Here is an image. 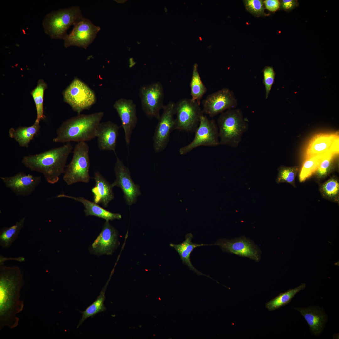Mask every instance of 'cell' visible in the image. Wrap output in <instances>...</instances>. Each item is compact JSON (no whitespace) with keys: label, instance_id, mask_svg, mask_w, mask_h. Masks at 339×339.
I'll return each instance as SVG.
<instances>
[{"label":"cell","instance_id":"cell-14","mask_svg":"<svg viewBox=\"0 0 339 339\" xmlns=\"http://www.w3.org/2000/svg\"><path fill=\"white\" fill-rule=\"evenodd\" d=\"M210 245L219 246L224 252L248 258L256 262L261 258V251L251 239L242 236L234 239H219Z\"/></svg>","mask_w":339,"mask_h":339},{"label":"cell","instance_id":"cell-16","mask_svg":"<svg viewBox=\"0 0 339 339\" xmlns=\"http://www.w3.org/2000/svg\"><path fill=\"white\" fill-rule=\"evenodd\" d=\"M339 137L338 132L320 133L314 136L306 148L305 158L312 156L331 153H339Z\"/></svg>","mask_w":339,"mask_h":339},{"label":"cell","instance_id":"cell-28","mask_svg":"<svg viewBox=\"0 0 339 339\" xmlns=\"http://www.w3.org/2000/svg\"><path fill=\"white\" fill-rule=\"evenodd\" d=\"M26 216L9 227H4L0 231V245L3 248L9 247L17 238L21 229L24 226Z\"/></svg>","mask_w":339,"mask_h":339},{"label":"cell","instance_id":"cell-26","mask_svg":"<svg viewBox=\"0 0 339 339\" xmlns=\"http://www.w3.org/2000/svg\"><path fill=\"white\" fill-rule=\"evenodd\" d=\"M306 287V284L280 293L266 304V307L270 311H272L290 303L295 295Z\"/></svg>","mask_w":339,"mask_h":339},{"label":"cell","instance_id":"cell-13","mask_svg":"<svg viewBox=\"0 0 339 339\" xmlns=\"http://www.w3.org/2000/svg\"><path fill=\"white\" fill-rule=\"evenodd\" d=\"M202 103L203 113L213 117L228 110L235 108L238 102L234 92L224 88L208 95Z\"/></svg>","mask_w":339,"mask_h":339},{"label":"cell","instance_id":"cell-2","mask_svg":"<svg viewBox=\"0 0 339 339\" xmlns=\"http://www.w3.org/2000/svg\"><path fill=\"white\" fill-rule=\"evenodd\" d=\"M73 147L71 143L40 153L24 156L21 163L31 171L42 174L46 181L53 184L64 174L68 157Z\"/></svg>","mask_w":339,"mask_h":339},{"label":"cell","instance_id":"cell-30","mask_svg":"<svg viewBox=\"0 0 339 339\" xmlns=\"http://www.w3.org/2000/svg\"><path fill=\"white\" fill-rule=\"evenodd\" d=\"M107 284L102 288L99 295L95 301L89 305L84 311L82 312V317L79 322L78 328L87 319L93 317L99 313L104 311L106 308L104 304L105 299V293Z\"/></svg>","mask_w":339,"mask_h":339},{"label":"cell","instance_id":"cell-4","mask_svg":"<svg viewBox=\"0 0 339 339\" xmlns=\"http://www.w3.org/2000/svg\"><path fill=\"white\" fill-rule=\"evenodd\" d=\"M220 145L237 148L243 134L249 129L241 110H228L220 114L217 120Z\"/></svg>","mask_w":339,"mask_h":339},{"label":"cell","instance_id":"cell-37","mask_svg":"<svg viewBox=\"0 0 339 339\" xmlns=\"http://www.w3.org/2000/svg\"><path fill=\"white\" fill-rule=\"evenodd\" d=\"M298 1L282 0L280 1L279 8L286 11H290L299 6Z\"/></svg>","mask_w":339,"mask_h":339},{"label":"cell","instance_id":"cell-20","mask_svg":"<svg viewBox=\"0 0 339 339\" xmlns=\"http://www.w3.org/2000/svg\"><path fill=\"white\" fill-rule=\"evenodd\" d=\"M119 127L110 121L100 122L96 130L99 149L102 151H113L115 153Z\"/></svg>","mask_w":339,"mask_h":339},{"label":"cell","instance_id":"cell-22","mask_svg":"<svg viewBox=\"0 0 339 339\" xmlns=\"http://www.w3.org/2000/svg\"><path fill=\"white\" fill-rule=\"evenodd\" d=\"M94 179L95 186L92 189L94 195V202L101 204L106 207L109 203L114 198L113 191V187L98 171L94 172Z\"/></svg>","mask_w":339,"mask_h":339},{"label":"cell","instance_id":"cell-10","mask_svg":"<svg viewBox=\"0 0 339 339\" xmlns=\"http://www.w3.org/2000/svg\"><path fill=\"white\" fill-rule=\"evenodd\" d=\"M143 110L148 117H154L158 120L159 111L163 109L164 93L163 87L160 82L141 86L139 90Z\"/></svg>","mask_w":339,"mask_h":339},{"label":"cell","instance_id":"cell-5","mask_svg":"<svg viewBox=\"0 0 339 339\" xmlns=\"http://www.w3.org/2000/svg\"><path fill=\"white\" fill-rule=\"evenodd\" d=\"M83 17L79 7H71L47 13L43 19L42 25L45 33L51 38L63 40L70 26Z\"/></svg>","mask_w":339,"mask_h":339},{"label":"cell","instance_id":"cell-38","mask_svg":"<svg viewBox=\"0 0 339 339\" xmlns=\"http://www.w3.org/2000/svg\"><path fill=\"white\" fill-rule=\"evenodd\" d=\"M266 8L269 11H276L280 7V1L277 0H266L264 1Z\"/></svg>","mask_w":339,"mask_h":339},{"label":"cell","instance_id":"cell-31","mask_svg":"<svg viewBox=\"0 0 339 339\" xmlns=\"http://www.w3.org/2000/svg\"><path fill=\"white\" fill-rule=\"evenodd\" d=\"M326 154L305 158L299 175L300 182L304 181L315 173Z\"/></svg>","mask_w":339,"mask_h":339},{"label":"cell","instance_id":"cell-33","mask_svg":"<svg viewBox=\"0 0 339 339\" xmlns=\"http://www.w3.org/2000/svg\"><path fill=\"white\" fill-rule=\"evenodd\" d=\"M277 170L278 173L276 180L277 183H286L294 188L296 187L295 179L299 170L298 166L281 165Z\"/></svg>","mask_w":339,"mask_h":339},{"label":"cell","instance_id":"cell-18","mask_svg":"<svg viewBox=\"0 0 339 339\" xmlns=\"http://www.w3.org/2000/svg\"><path fill=\"white\" fill-rule=\"evenodd\" d=\"M6 187L17 196H26L31 194L41 181V177L23 172L9 177H0Z\"/></svg>","mask_w":339,"mask_h":339},{"label":"cell","instance_id":"cell-3","mask_svg":"<svg viewBox=\"0 0 339 339\" xmlns=\"http://www.w3.org/2000/svg\"><path fill=\"white\" fill-rule=\"evenodd\" d=\"M100 111L89 114H78L64 121L56 131L52 141L65 143L86 142L96 138L97 128L104 116Z\"/></svg>","mask_w":339,"mask_h":339},{"label":"cell","instance_id":"cell-27","mask_svg":"<svg viewBox=\"0 0 339 339\" xmlns=\"http://www.w3.org/2000/svg\"><path fill=\"white\" fill-rule=\"evenodd\" d=\"M319 191L323 198L332 202L339 203V181L337 177L332 176L320 184Z\"/></svg>","mask_w":339,"mask_h":339},{"label":"cell","instance_id":"cell-21","mask_svg":"<svg viewBox=\"0 0 339 339\" xmlns=\"http://www.w3.org/2000/svg\"><path fill=\"white\" fill-rule=\"evenodd\" d=\"M294 308L304 317L312 334L316 336L321 334L328 319V315L323 308L311 306L307 307Z\"/></svg>","mask_w":339,"mask_h":339},{"label":"cell","instance_id":"cell-24","mask_svg":"<svg viewBox=\"0 0 339 339\" xmlns=\"http://www.w3.org/2000/svg\"><path fill=\"white\" fill-rule=\"evenodd\" d=\"M193 238V236L191 234H188L186 235L185 239L183 242L179 244L171 243L170 245L171 247L174 248L179 254L183 263L184 265H187L191 270L197 274L206 276L195 268L191 263L190 257L191 253L196 247L202 246L209 245H210L193 243L192 242Z\"/></svg>","mask_w":339,"mask_h":339},{"label":"cell","instance_id":"cell-8","mask_svg":"<svg viewBox=\"0 0 339 339\" xmlns=\"http://www.w3.org/2000/svg\"><path fill=\"white\" fill-rule=\"evenodd\" d=\"M63 95L64 102L78 114L84 110L89 109L96 101L94 92L77 77L74 78L64 90Z\"/></svg>","mask_w":339,"mask_h":339},{"label":"cell","instance_id":"cell-11","mask_svg":"<svg viewBox=\"0 0 339 339\" xmlns=\"http://www.w3.org/2000/svg\"><path fill=\"white\" fill-rule=\"evenodd\" d=\"M175 106V102L172 101L164 105L163 112L158 119L153 137V147L157 153L163 151L166 148L171 133L174 130Z\"/></svg>","mask_w":339,"mask_h":339},{"label":"cell","instance_id":"cell-1","mask_svg":"<svg viewBox=\"0 0 339 339\" xmlns=\"http://www.w3.org/2000/svg\"><path fill=\"white\" fill-rule=\"evenodd\" d=\"M23 275L17 266H0V329L7 326L11 329L18 325L16 316L24 308L20 300L21 289L24 285Z\"/></svg>","mask_w":339,"mask_h":339},{"label":"cell","instance_id":"cell-23","mask_svg":"<svg viewBox=\"0 0 339 339\" xmlns=\"http://www.w3.org/2000/svg\"><path fill=\"white\" fill-rule=\"evenodd\" d=\"M57 197H65L73 199L82 203L85 208L84 212L86 216H93L105 219L106 221L120 219L121 215L119 213H114L106 210L97 204L82 197H74L60 194Z\"/></svg>","mask_w":339,"mask_h":339},{"label":"cell","instance_id":"cell-25","mask_svg":"<svg viewBox=\"0 0 339 339\" xmlns=\"http://www.w3.org/2000/svg\"><path fill=\"white\" fill-rule=\"evenodd\" d=\"M39 122L35 120L34 124L29 126H21L16 129L11 128L9 130V136L20 147L27 148L30 141L40 131Z\"/></svg>","mask_w":339,"mask_h":339},{"label":"cell","instance_id":"cell-35","mask_svg":"<svg viewBox=\"0 0 339 339\" xmlns=\"http://www.w3.org/2000/svg\"><path fill=\"white\" fill-rule=\"evenodd\" d=\"M263 82L266 91V98L267 99L274 82L275 73L273 67L270 66H266L263 70Z\"/></svg>","mask_w":339,"mask_h":339},{"label":"cell","instance_id":"cell-6","mask_svg":"<svg viewBox=\"0 0 339 339\" xmlns=\"http://www.w3.org/2000/svg\"><path fill=\"white\" fill-rule=\"evenodd\" d=\"M89 147L86 142L77 143L71 162L66 165L63 179L68 185L78 182L88 183L91 177Z\"/></svg>","mask_w":339,"mask_h":339},{"label":"cell","instance_id":"cell-15","mask_svg":"<svg viewBox=\"0 0 339 339\" xmlns=\"http://www.w3.org/2000/svg\"><path fill=\"white\" fill-rule=\"evenodd\" d=\"M115 153L116 159L114 167L116 180L112 185L113 187L116 186L121 189L126 203L131 205L136 203L137 197L141 194L139 186L133 182L129 169Z\"/></svg>","mask_w":339,"mask_h":339},{"label":"cell","instance_id":"cell-7","mask_svg":"<svg viewBox=\"0 0 339 339\" xmlns=\"http://www.w3.org/2000/svg\"><path fill=\"white\" fill-rule=\"evenodd\" d=\"M174 130L194 132L204 114L200 105L191 99L184 98L175 103Z\"/></svg>","mask_w":339,"mask_h":339},{"label":"cell","instance_id":"cell-36","mask_svg":"<svg viewBox=\"0 0 339 339\" xmlns=\"http://www.w3.org/2000/svg\"><path fill=\"white\" fill-rule=\"evenodd\" d=\"M246 9L257 17L264 15V1L261 0H246L244 1Z\"/></svg>","mask_w":339,"mask_h":339},{"label":"cell","instance_id":"cell-19","mask_svg":"<svg viewBox=\"0 0 339 339\" xmlns=\"http://www.w3.org/2000/svg\"><path fill=\"white\" fill-rule=\"evenodd\" d=\"M113 107L121 119L125 140L126 144L129 145L132 130L137 122L136 105L131 99L121 98L115 101Z\"/></svg>","mask_w":339,"mask_h":339},{"label":"cell","instance_id":"cell-32","mask_svg":"<svg viewBox=\"0 0 339 339\" xmlns=\"http://www.w3.org/2000/svg\"><path fill=\"white\" fill-rule=\"evenodd\" d=\"M47 87L46 83L43 80L40 79L36 87L31 93L36 107L37 117L36 120L39 121L45 117L43 114V100L44 91Z\"/></svg>","mask_w":339,"mask_h":339},{"label":"cell","instance_id":"cell-29","mask_svg":"<svg viewBox=\"0 0 339 339\" xmlns=\"http://www.w3.org/2000/svg\"><path fill=\"white\" fill-rule=\"evenodd\" d=\"M198 65L194 64L190 83L191 99L196 101L200 105L203 95L207 92V89L202 81L198 69Z\"/></svg>","mask_w":339,"mask_h":339},{"label":"cell","instance_id":"cell-12","mask_svg":"<svg viewBox=\"0 0 339 339\" xmlns=\"http://www.w3.org/2000/svg\"><path fill=\"white\" fill-rule=\"evenodd\" d=\"M100 29V27L83 17L75 24L72 31L63 39L64 46L66 48L76 46L86 49L93 41Z\"/></svg>","mask_w":339,"mask_h":339},{"label":"cell","instance_id":"cell-17","mask_svg":"<svg viewBox=\"0 0 339 339\" xmlns=\"http://www.w3.org/2000/svg\"><path fill=\"white\" fill-rule=\"evenodd\" d=\"M117 230L106 221L102 230L90 247V252L98 256L111 255L120 245Z\"/></svg>","mask_w":339,"mask_h":339},{"label":"cell","instance_id":"cell-34","mask_svg":"<svg viewBox=\"0 0 339 339\" xmlns=\"http://www.w3.org/2000/svg\"><path fill=\"white\" fill-rule=\"evenodd\" d=\"M335 155L331 153H326L315 174L318 181H320L331 172L332 169V160Z\"/></svg>","mask_w":339,"mask_h":339},{"label":"cell","instance_id":"cell-9","mask_svg":"<svg viewBox=\"0 0 339 339\" xmlns=\"http://www.w3.org/2000/svg\"><path fill=\"white\" fill-rule=\"evenodd\" d=\"M194 132L192 141L180 149L179 153L181 155H185L198 147L220 145L217 124L213 119H209L204 114L201 117L199 126Z\"/></svg>","mask_w":339,"mask_h":339}]
</instances>
